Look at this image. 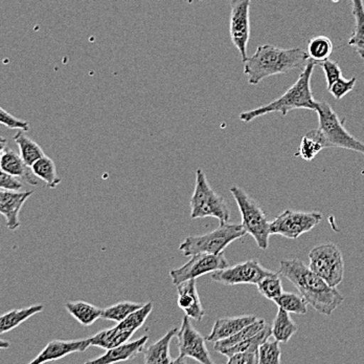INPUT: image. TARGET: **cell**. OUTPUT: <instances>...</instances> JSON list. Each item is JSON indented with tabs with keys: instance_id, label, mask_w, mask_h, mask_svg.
<instances>
[{
	"instance_id": "obj_22",
	"label": "cell",
	"mask_w": 364,
	"mask_h": 364,
	"mask_svg": "<svg viewBox=\"0 0 364 364\" xmlns=\"http://www.w3.org/2000/svg\"><path fill=\"white\" fill-rule=\"evenodd\" d=\"M352 14L355 20L354 31L348 40V46L354 48L355 52L364 59V1L363 0H350Z\"/></svg>"
},
{
	"instance_id": "obj_36",
	"label": "cell",
	"mask_w": 364,
	"mask_h": 364,
	"mask_svg": "<svg viewBox=\"0 0 364 364\" xmlns=\"http://www.w3.org/2000/svg\"><path fill=\"white\" fill-rule=\"evenodd\" d=\"M323 150H325V148L321 145V142L313 139L312 137H309L308 135H305L301 139V145H299V150H297L295 155L301 157V159L306 160V161H312Z\"/></svg>"
},
{
	"instance_id": "obj_17",
	"label": "cell",
	"mask_w": 364,
	"mask_h": 364,
	"mask_svg": "<svg viewBox=\"0 0 364 364\" xmlns=\"http://www.w3.org/2000/svg\"><path fill=\"white\" fill-rule=\"evenodd\" d=\"M148 335H145V336L141 337L137 340L131 341V343L127 341V343H122V345L107 350L105 354L102 355L99 358L88 361L87 363L110 364L131 360L137 354L143 352L146 343H148Z\"/></svg>"
},
{
	"instance_id": "obj_38",
	"label": "cell",
	"mask_w": 364,
	"mask_h": 364,
	"mask_svg": "<svg viewBox=\"0 0 364 364\" xmlns=\"http://www.w3.org/2000/svg\"><path fill=\"white\" fill-rule=\"evenodd\" d=\"M0 124L6 126L10 130H23V132H28L30 130V124L28 122L11 115L1 106H0Z\"/></svg>"
},
{
	"instance_id": "obj_18",
	"label": "cell",
	"mask_w": 364,
	"mask_h": 364,
	"mask_svg": "<svg viewBox=\"0 0 364 364\" xmlns=\"http://www.w3.org/2000/svg\"><path fill=\"white\" fill-rule=\"evenodd\" d=\"M257 319V317L255 316V315H243V316L220 318L215 323L212 332L208 335L206 340L215 343L217 341L222 340V339L228 338V337L240 332L242 328L254 323Z\"/></svg>"
},
{
	"instance_id": "obj_30",
	"label": "cell",
	"mask_w": 364,
	"mask_h": 364,
	"mask_svg": "<svg viewBox=\"0 0 364 364\" xmlns=\"http://www.w3.org/2000/svg\"><path fill=\"white\" fill-rule=\"evenodd\" d=\"M307 53L311 61L317 64L330 59L333 53V43L326 36H315L310 39L307 46Z\"/></svg>"
},
{
	"instance_id": "obj_19",
	"label": "cell",
	"mask_w": 364,
	"mask_h": 364,
	"mask_svg": "<svg viewBox=\"0 0 364 364\" xmlns=\"http://www.w3.org/2000/svg\"><path fill=\"white\" fill-rule=\"evenodd\" d=\"M0 168L4 172H8L9 175L17 177V179H23L26 183L32 186L38 185V177L33 172L31 166H28L26 162L22 160L20 155L13 150H4V155H2L1 164Z\"/></svg>"
},
{
	"instance_id": "obj_5",
	"label": "cell",
	"mask_w": 364,
	"mask_h": 364,
	"mask_svg": "<svg viewBox=\"0 0 364 364\" xmlns=\"http://www.w3.org/2000/svg\"><path fill=\"white\" fill-rule=\"evenodd\" d=\"M247 234L242 224H220L217 229L202 235L188 236L179 245L184 256H192L199 253L220 254L228 245Z\"/></svg>"
},
{
	"instance_id": "obj_8",
	"label": "cell",
	"mask_w": 364,
	"mask_h": 364,
	"mask_svg": "<svg viewBox=\"0 0 364 364\" xmlns=\"http://www.w3.org/2000/svg\"><path fill=\"white\" fill-rule=\"evenodd\" d=\"M309 268L331 287L337 288L345 277L343 253L334 244H323L309 253Z\"/></svg>"
},
{
	"instance_id": "obj_33",
	"label": "cell",
	"mask_w": 364,
	"mask_h": 364,
	"mask_svg": "<svg viewBox=\"0 0 364 364\" xmlns=\"http://www.w3.org/2000/svg\"><path fill=\"white\" fill-rule=\"evenodd\" d=\"M153 307L154 306H153L152 301L144 303L143 307L131 313L123 321L117 323V326L124 331H129V332L132 333L136 332L139 328L145 325L146 318L150 316L151 312L153 311Z\"/></svg>"
},
{
	"instance_id": "obj_11",
	"label": "cell",
	"mask_w": 364,
	"mask_h": 364,
	"mask_svg": "<svg viewBox=\"0 0 364 364\" xmlns=\"http://www.w3.org/2000/svg\"><path fill=\"white\" fill-rule=\"evenodd\" d=\"M230 266L224 252L220 254L199 253L192 255L190 261L181 268L170 271V277L173 285L177 286L182 281L197 279L210 273L216 272Z\"/></svg>"
},
{
	"instance_id": "obj_43",
	"label": "cell",
	"mask_w": 364,
	"mask_h": 364,
	"mask_svg": "<svg viewBox=\"0 0 364 364\" xmlns=\"http://www.w3.org/2000/svg\"><path fill=\"white\" fill-rule=\"evenodd\" d=\"M11 343L9 341L4 340L0 338V350H8L10 348Z\"/></svg>"
},
{
	"instance_id": "obj_24",
	"label": "cell",
	"mask_w": 364,
	"mask_h": 364,
	"mask_svg": "<svg viewBox=\"0 0 364 364\" xmlns=\"http://www.w3.org/2000/svg\"><path fill=\"white\" fill-rule=\"evenodd\" d=\"M65 308L81 325L85 326L93 325L97 319L102 318L103 312V308L81 301H68L65 303Z\"/></svg>"
},
{
	"instance_id": "obj_23",
	"label": "cell",
	"mask_w": 364,
	"mask_h": 364,
	"mask_svg": "<svg viewBox=\"0 0 364 364\" xmlns=\"http://www.w3.org/2000/svg\"><path fill=\"white\" fill-rule=\"evenodd\" d=\"M133 334L134 333L122 330L117 326H113V328L102 331V332L95 334V336L90 337L91 346H97V348H104V350H110V348H115V346L122 345V343H127Z\"/></svg>"
},
{
	"instance_id": "obj_16",
	"label": "cell",
	"mask_w": 364,
	"mask_h": 364,
	"mask_svg": "<svg viewBox=\"0 0 364 364\" xmlns=\"http://www.w3.org/2000/svg\"><path fill=\"white\" fill-rule=\"evenodd\" d=\"M177 305L186 315L196 321H202L205 311L202 307L200 297L197 290L196 279L182 281L177 285Z\"/></svg>"
},
{
	"instance_id": "obj_40",
	"label": "cell",
	"mask_w": 364,
	"mask_h": 364,
	"mask_svg": "<svg viewBox=\"0 0 364 364\" xmlns=\"http://www.w3.org/2000/svg\"><path fill=\"white\" fill-rule=\"evenodd\" d=\"M228 364H259L257 350L234 353L228 357Z\"/></svg>"
},
{
	"instance_id": "obj_25",
	"label": "cell",
	"mask_w": 364,
	"mask_h": 364,
	"mask_svg": "<svg viewBox=\"0 0 364 364\" xmlns=\"http://www.w3.org/2000/svg\"><path fill=\"white\" fill-rule=\"evenodd\" d=\"M297 332V326L290 316V313L279 308L272 326V334L275 340L288 343Z\"/></svg>"
},
{
	"instance_id": "obj_9",
	"label": "cell",
	"mask_w": 364,
	"mask_h": 364,
	"mask_svg": "<svg viewBox=\"0 0 364 364\" xmlns=\"http://www.w3.org/2000/svg\"><path fill=\"white\" fill-rule=\"evenodd\" d=\"M321 221L323 214L321 212H301L288 209L270 222V233L272 235H281L286 239H296L301 235L314 229Z\"/></svg>"
},
{
	"instance_id": "obj_6",
	"label": "cell",
	"mask_w": 364,
	"mask_h": 364,
	"mask_svg": "<svg viewBox=\"0 0 364 364\" xmlns=\"http://www.w3.org/2000/svg\"><path fill=\"white\" fill-rule=\"evenodd\" d=\"M191 217H215L220 224L228 223L230 211L223 197L215 192L201 168L196 170V183L191 199Z\"/></svg>"
},
{
	"instance_id": "obj_28",
	"label": "cell",
	"mask_w": 364,
	"mask_h": 364,
	"mask_svg": "<svg viewBox=\"0 0 364 364\" xmlns=\"http://www.w3.org/2000/svg\"><path fill=\"white\" fill-rule=\"evenodd\" d=\"M266 326H267V323H266L265 319L257 318L254 323L242 328L240 332L236 333L232 336L215 343V350L218 353L222 352V350L237 345V343H241V341L245 340V339L250 338V337L255 336L257 333H259V331L263 330Z\"/></svg>"
},
{
	"instance_id": "obj_34",
	"label": "cell",
	"mask_w": 364,
	"mask_h": 364,
	"mask_svg": "<svg viewBox=\"0 0 364 364\" xmlns=\"http://www.w3.org/2000/svg\"><path fill=\"white\" fill-rule=\"evenodd\" d=\"M143 306L144 303H132V301H121V303H115V305L103 310V312H102V318L119 323L121 321H123L126 317L129 316L131 313L134 312L137 308L143 307Z\"/></svg>"
},
{
	"instance_id": "obj_2",
	"label": "cell",
	"mask_w": 364,
	"mask_h": 364,
	"mask_svg": "<svg viewBox=\"0 0 364 364\" xmlns=\"http://www.w3.org/2000/svg\"><path fill=\"white\" fill-rule=\"evenodd\" d=\"M309 62L307 51L264 44L257 46L255 54L244 62V74L250 85H257L269 77L288 74L293 70L303 71Z\"/></svg>"
},
{
	"instance_id": "obj_14",
	"label": "cell",
	"mask_w": 364,
	"mask_h": 364,
	"mask_svg": "<svg viewBox=\"0 0 364 364\" xmlns=\"http://www.w3.org/2000/svg\"><path fill=\"white\" fill-rule=\"evenodd\" d=\"M34 192L0 189V214L6 219V226L10 231H16L21 225L19 214L26 202Z\"/></svg>"
},
{
	"instance_id": "obj_35",
	"label": "cell",
	"mask_w": 364,
	"mask_h": 364,
	"mask_svg": "<svg viewBox=\"0 0 364 364\" xmlns=\"http://www.w3.org/2000/svg\"><path fill=\"white\" fill-rule=\"evenodd\" d=\"M259 354V364H281L282 350L279 348V341L269 339L262 343L257 350Z\"/></svg>"
},
{
	"instance_id": "obj_27",
	"label": "cell",
	"mask_w": 364,
	"mask_h": 364,
	"mask_svg": "<svg viewBox=\"0 0 364 364\" xmlns=\"http://www.w3.org/2000/svg\"><path fill=\"white\" fill-rule=\"evenodd\" d=\"M14 142L18 146L20 157L28 166H32L35 162L46 155L39 144L24 134L23 130H19L14 135Z\"/></svg>"
},
{
	"instance_id": "obj_20",
	"label": "cell",
	"mask_w": 364,
	"mask_h": 364,
	"mask_svg": "<svg viewBox=\"0 0 364 364\" xmlns=\"http://www.w3.org/2000/svg\"><path fill=\"white\" fill-rule=\"evenodd\" d=\"M178 332V328H173L168 331L159 341L146 348L144 363L146 364H171L174 363L170 354L171 341Z\"/></svg>"
},
{
	"instance_id": "obj_37",
	"label": "cell",
	"mask_w": 364,
	"mask_h": 364,
	"mask_svg": "<svg viewBox=\"0 0 364 364\" xmlns=\"http://www.w3.org/2000/svg\"><path fill=\"white\" fill-rule=\"evenodd\" d=\"M356 82V77L350 78V79H346V78L343 77L339 78L337 81H335L334 83L328 86V92L334 97V99L341 100L343 97H346L348 93L354 90Z\"/></svg>"
},
{
	"instance_id": "obj_13",
	"label": "cell",
	"mask_w": 364,
	"mask_h": 364,
	"mask_svg": "<svg viewBox=\"0 0 364 364\" xmlns=\"http://www.w3.org/2000/svg\"><path fill=\"white\" fill-rule=\"evenodd\" d=\"M272 271L264 268L257 259H248L243 263L213 273L212 279L216 283L224 286H237L247 284V285H257L266 275Z\"/></svg>"
},
{
	"instance_id": "obj_39",
	"label": "cell",
	"mask_w": 364,
	"mask_h": 364,
	"mask_svg": "<svg viewBox=\"0 0 364 364\" xmlns=\"http://www.w3.org/2000/svg\"><path fill=\"white\" fill-rule=\"evenodd\" d=\"M321 68L325 73L326 81L327 85L330 86L331 84L334 83L335 81L343 77V72H341V66L334 60L328 59L326 61L321 62Z\"/></svg>"
},
{
	"instance_id": "obj_15",
	"label": "cell",
	"mask_w": 364,
	"mask_h": 364,
	"mask_svg": "<svg viewBox=\"0 0 364 364\" xmlns=\"http://www.w3.org/2000/svg\"><path fill=\"white\" fill-rule=\"evenodd\" d=\"M91 346L90 338L77 340H53L38 354L31 364H41L59 360L73 353H83Z\"/></svg>"
},
{
	"instance_id": "obj_12",
	"label": "cell",
	"mask_w": 364,
	"mask_h": 364,
	"mask_svg": "<svg viewBox=\"0 0 364 364\" xmlns=\"http://www.w3.org/2000/svg\"><path fill=\"white\" fill-rule=\"evenodd\" d=\"M230 40L242 61L247 60V46L250 38V6L252 0H230Z\"/></svg>"
},
{
	"instance_id": "obj_7",
	"label": "cell",
	"mask_w": 364,
	"mask_h": 364,
	"mask_svg": "<svg viewBox=\"0 0 364 364\" xmlns=\"http://www.w3.org/2000/svg\"><path fill=\"white\" fill-rule=\"evenodd\" d=\"M242 217V226L247 234L254 237L257 247L266 250L269 246L270 221L259 204L239 186L230 187Z\"/></svg>"
},
{
	"instance_id": "obj_3",
	"label": "cell",
	"mask_w": 364,
	"mask_h": 364,
	"mask_svg": "<svg viewBox=\"0 0 364 364\" xmlns=\"http://www.w3.org/2000/svg\"><path fill=\"white\" fill-rule=\"evenodd\" d=\"M316 64L314 61L309 62L291 88L274 101L255 110L242 113L240 115L241 121L250 123L257 118L272 114V113H281L283 115H287L288 113L295 110H308L315 112L318 101L313 98L311 78Z\"/></svg>"
},
{
	"instance_id": "obj_32",
	"label": "cell",
	"mask_w": 364,
	"mask_h": 364,
	"mask_svg": "<svg viewBox=\"0 0 364 364\" xmlns=\"http://www.w3.org/2000/svg\"><path fill=\"white\" fill-rule=\"evenodd\" d=\"M273 303L277 307L287 311L290 314L306 315L308 312V303L301 294L291 292H283Z\"/></svg>"
},
{
	"instance_id": "obj_21",
	"label": "cell",
	"mask_w": 364,
	"mask_h": 364,
	"mask_svg": "<svg viewBox=\"0 0 364 364\" xmlns=\"http://www.w3.org/2000/svg\"><path fill=\"white\" fill-rule=\"evenodd\" d=\"M43 305H33L24 308H17L4 313L0 316V334L10 332L26 323L31 317L43 312Z\"/></svg>"
},
{
	"instance_id": "obj_42",
	"label": "cell",
	"mask_w": 364,
	"mask_h": 364,
	"mask_svg": "<svg viewBox=\"0 0 364 364\" xmlns=\"http://www.w3.org/2000/svg\"><path fill=\"white\" fill-rule=\"evenodd\" d=\"M6 137H0V164H1L2 155H4V150L6 148Z\"/></svg>"
},
{
	"instance_id": "obj_10",
	"label": "cell",
	"mask_w": 364,
	"mask_h": 364,
	"mask_svg": "<svg viewBox=\"0 0 364 364\" xmlns=\"http://www.w3.org/2000/svg\"><path fill=\"white\" fill-rule=\"evenodd\" d=\"M176 336L179 356L174 363H184L186 358L194 359L202 364L214 363L206 346V339L195 328L188 315L182 319L181 328H178Z\"/></svg>"
},
{
	"instance_id": "obj_26",
	"label": "cell",
	"mask_w": 364,
	"mask_h": 364,
	"mask_svg": "<svg viewBox=\"0 0 364 364\" xmlns=\"http://www.w3.org/2000/svg\"><path fill=\"white\" fill-rule=\"evenodd\" d=\"M31 168H32L33 172L38 179L43 181L50 189H55L61 183V179L58 175L55 162L46 155L35 162L31 166Z\"/></svg>"
},
{
	"instance_id": "obj_31",
	"label": "cell",
	"mask_w": 364,
	"mask_h": 364,
	"mask_svg": "<svg viewBox=\"0 0 364 364\" xmlns=\"http://www.w3.org/2000/svg\"><path fill=\"white\" fill-rule=\"evenodd\" d=\"M257 290L262 296L269 301H274L283 294V284H282L281 274L279 272H272L266 275L257 284Z\"/></svg>"
},
{
	"instance_id": "obj_1",
	"label": "cell",
	"mask_w": 364,
	"mask_h": 364,
	"mask_svg": "<svg viewBox=\"0 0 364 364\" xmlns=\"http://www.w3.org/2000/svg\"><path fill=\"white\" fill-rule=\"evenodd\" d=\"M277 272L291 281L308 305L319 314L330 316L345 301V296L336 288L328 285L301 259H283Z\"/></svg>"
},
{
	"instance_id": "obj_41",
	"label": "cell",
	"mask_w": 364,
	"mask_h": 364,
	"mask_svg": "<svg viewBox=\"0 0 364 364\" xmlns=\"http://www.w3.org/2000/svg\"><path fill=\"white\" fill-rule=\"evenodd\" d=\"M21 188H23V185L19 179L9 175L0 168V189L20 190Z\"/></svg>"
},
{
	"instance_id": "obj_29",
	"label": "cell",
	"mask_w": 364,
	"mask_h": 364,
	"mask_svg": "<svg viewBox=\"0 0 364 364\" xmlns=\"http://www.w3.org/2000/svg\"><path fill=\"white\" fill-rule=\"evenodd\" d=\"M272 336V326L267 323V326L263 330L257 333L255 336L245 339V340L241 341V343H237V345L222 350V352H220V354L228 357L230 355L234 354V353L244 352V350H259V346L262 343H265L266 340H268Z\"/></svg>"
},
{
	"instance_id": "obj_4",
	"label": "cell",
	"mask_w": 364,
	"mask_h": 364,
	"mask_svg": "<svg viewBox=\"0 0 364 364\" xmlns=\"http://www.w3.org/2000/svg\"><path fill=\"white\" fill-rule=\"evenodd\" d=\"M315 112L318 115V128L306 135L321 142L323 148H343L364 155L363 142L348 132L346 119H341L328 102H317Z\"/></svg>"
},
{
	"instance_id": "obj_44",
	"label": "cell",
	"mask_w": 364,
	"mask_h": 364,
	"mask_svg": "<svg viewBox=\"0 0 364 364\" xmlns=\"http://www.w3.org/2000/svg\"><path fill=\"white\" fill-rule=\"evenodd\" d=\"M199 1H203V0H199Z\"/></svg>"
}]
</instances>
